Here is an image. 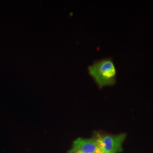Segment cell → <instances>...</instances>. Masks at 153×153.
Returning <instances> with one entry per match:
<instances>
[{"label": "cell", "mask_w": 153, "mask_h": 153, "mask_svg": "<svg viewBox=\"0 0 153 153\" xmlns=\"http://www.w3.org/2000/svg\"><path fill=\"white\" fill-rule=\"evenodd\" d=\"M102 153L99 147L98 143L96 138L83 139L79 138L76 140L73 145V147L68 153Z\"/></svg>", "instance_id": "obj_3"}, {"label": "cell", "mask_w": 153, "mask_h": 153, "mask_svg": "<svg viewBox=\"0 0 153 153\" xmlns=\"http://www.w3.org/2000/svg\"><path fill=\"white\" fill-rule=\"evenodd\" d=\"M125 134L117 136L97 134L95 138L102 153H117L122 152V143L126 138Z\"/></svg>", "instance_id": "obj_2"}, {"label": "cell", "mask_w": 153, "mask_h": 153, "mask_svg": "<svg viewBox=\"0 0 153 153\" xmlns=\"http://www.w3.org/2000/svg\"><path fill=\"white\" fill-rule=\"evenodd\" d=\"M88 71L100 88L112 86L116 82L117 70L111 58L95 61L88 66Z\"/></svg>", "instance_id": "obj_1"}, {"label": "cell", "mask_w": 153, "mask_h": 153, "mask_svg": "<svg viewBox=\"0 0 153 153\" xmlns=\"http://www.w3.org/2000/svg\"></svg>", "instance_id": "obj_5"}, {"label": "cell", "mask_w": 153, "mask_h": 153, "mask_svg": "<svg viewBox=\"0 0 153 153\" xmlns=\"http://www.w3.org/2000/svg\"><path fill=\"white\" fill-rule=\"evenodd\" d=\"M76 153H80V152H76Z\"/></svg>", "instance_id": "obj_4"}]
</instances>
